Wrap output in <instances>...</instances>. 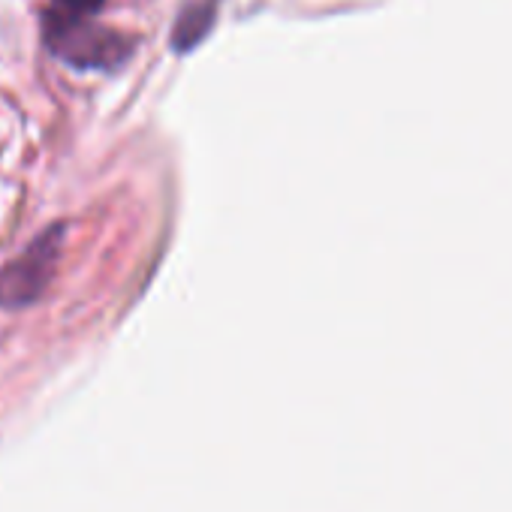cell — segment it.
Segmentation results:
<instances>
[{"instance_id":"1","label":"cell","mask_w":512,"mask_h":512,"mask_svg":"<svg viewBox=\"0 0 512 512\" xmlns=\"http://www.w3.org/2000/svg\"><path fill=\"white\" fill-rule=\"evenodd\" d=\"M43 43L52 58L73 70H118L133 40L112 28H97L94 16H73L61 10H49L43 16Z\"/></svg>"},{"instance_id":"2","label":"cell","mask_w":512,"mask_h":512,"mask_svg":"<svg viewBox=\"0 0 512 512\" xmlns=\"http://www.w3.org/2000/svg\"><path fill=\"white\" fill-rule=\"evenodd\" d=\"M64 223H55L43 229L13 263L0 269V308L7 311H22L37 305L61 263V250H64Z\"/></svg>"},{"instance_id":"3","label":"cell","mask_w":512,"mask_h":512,"mask_svg":"<svg viewBox=\"0 0 512 512\" xmlns=\"http://www.w3.org/2000/svg\"><path fill=\"white\" fill-rule=\"evenodd\" d=\"M214 19H217V0H193L187 4L178 19H175V28H172V49L178 55L190 52L193 46H199L211 28H214Z\"/></svg>"},{"instance_id":"4","label":"cell","mask_w":512,"mask_h":512,"mask_svg":"<svg viewBox=\"0 0 512 512\" xmlns=\"http://www.w3.org/2000/svg\"><path fill=\"white\" fill-rule=\"evenodd\" d=\"M106 0H55V10L73 13V16H100Z\"/></svg>"}]
</instances>
